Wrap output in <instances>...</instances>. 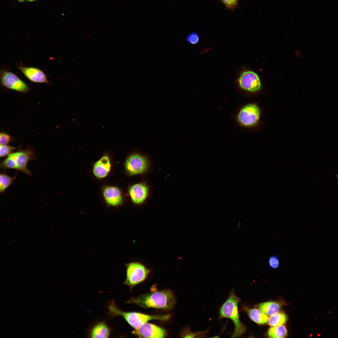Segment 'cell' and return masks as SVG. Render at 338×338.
<instances>
[{
	"label": "cell",
	"instance_id": "6da1fadb",
	"mask_svg": "<svg viewBox=\"0 0 338 338\" xmlns=\"http://www.w3.org/2000/svg\"><path fill=\"white\" fill-rule=\"evenodd\" d=\"M134 304L145 308H154L163 310L172 309L176 303L175 296L170 290L152 292L132 297L126 302Z\"/></svg>",
	"mask_w": 338,
	"mask_h": 338
},
{
	"label": "cell",
	"instance_id": "7a4b0ae2",
	"mask_svg": "<svg viewBox=\"0 0 338 338\" xmlns=\"http://www.w3.org/2000/svg\"><path fill=\"white\" fill-rule=\"evenodd\" d=\"M240 300L235 294L233 289L229 292L228 297L218 309V319L226 318L230 320L234 325L231 338L241 337L246 331V326L240 319L238 304Z\"/></svg>",
	"mask_w": 338,
	"mask_h": 338
},
{
	"label": "cell",
	"instance_id": "3957f363",
	"mask_svg": "<svg viewBox=\"0 0 338 338\" xmlns=\"http://www.w3.org/2000/svg\"><path fill=\"white\" fill-rule=\"evenodd\" d=\"M108 315L110 318L120 316L134 329H137L148 321L152 320H165L169 319L170 314L151 315L136 312L122 311L117 307L113 300L110 301L107 307Z\"/></svg>",
	"mask_w": 338,
	"mask_h": 338
},
{
	"label": "cell",
	"instance_id": "277c9868",
	"mask_svg": "<svg viewBox=\"0 0 338 338\" xmlns=\"http://www.w3.org/2000/svg\"><path fill=\"white\" fill-rule=\"evenodd\" d=\"M34 152L28 148L25 150H19L11 153L0 163V168L4 169H14L31 176L27 167L28 162L36 158Z\"/></svg>",
	"mask_w": 338,
	"mask_h": 338
},
{
	"label": "cell",
	"instance_id": "5b68a950",
	"mask_svg": "<svg viewBox=\"0 0 338 338\" xmlns=\"http://www.w3.org/2000/svg\"><path fill=\"white\" fill-rule=\"evenodd\" d=\"M125 266L126 277L123 284L128 286L130 290L146 280L151 271L150 269L139 261L126 264Z\"/></svg>",
	"mask_w": 338,
	"mask_h": 338
},
{
	"label": "cell",
	"instance_id": "8992f818",
	"mask_svg": "<svg viewBox=\"0 0 338 338\" xmlns=\"http://www.w3.org/2000/svg\"><path fill=\"white\" fill-rule=\"evenodd\" d=\"M0 75V82L3 86L20 92L26 93L29 91L28 86L12 72L2 68Z\"/></svg>",
	"mask_w": 338,
	"mask_h": 338
},
{
	"label": "cell",
	"instance_id": "52a82bcc",
	"mask_svg": "<svg viewBox=\"0 0 338 338\" xmlns=\"http://www.w3.org/2000/svg\"><path fill=\"white\" fill-rule=\"evenodd\" d=\"M237 82L242 89L251 92L260 90L261 83L260 78L255 72L249 69L242 71L237 79Z\"/></svg>",
	"mask_w": 338,
	"mask_h": 338
},
{
	"label": "cell",
	"instance_id": "ba28073f",
	"mask_svg": "<svg viewBox=\"0 0 338 338\" xmlns=\"http://www.w3.org/2000/svg\"><path fill=\"white\" fill-rule=\"evenodd\" d=\"M149 163L147 158L144 156L134 153L129 156L125 163V168L130 175L141 174L146 171Z\"/></svg>",
	"mask_w": 338,
	"mask_h": 338
},
{
	"label": "cell",
	"instance_id": "9c48e42d",
	"mask_svg": "<svg viewBox=\"0 0 338 338\" xmlns=\"http://www.w3.org/2000/svg\"><path fill=\"white\" fill-rule=\"evenodd\" d=\"M260 116L259 107L255 104H251L245 106L240 110L237 119L241 125L249 127L256 125L259 120Z\"/></svg>",
	"mask_w": 338,
	"mask_h": 338
},
{
	"label": "cell",
	"instance_id": "30bf717a",
	"mask_svg": "<svg viewBox=\"0 0 338 338\" xmlns=\"http://www.w3.org/2000/svg\"><path fill=\"white\" fill-rule=\"evenodd\" d=\"M132 333L141 338H164L167 335L166 331L164 329L147 322L137 329H134Z\"/></svg>",
	"mask_w": 338,
	"mask_h": 338
},
{
	"label": "cell",
	"instance_id": "8fae6325",
	"mask_svg": "<svg viewBox=\"0 0 338 338\" xmlns=\"http://www.w3.org/2000/svg\"><path fill=\"white\" fill-rule=\"evenodd\" d=\"M18 68L31 81L36 83L50 84L47 76L44 71L38 68L20 66Z\"/></svg>",
	"mask_w": 338,
	"mask_h": 338
},
{
	"label": "cell",
	"instance_id": "7c38bea8",
	"mask_svg": "<svg viewBox=\"0 0 338 338\" xmlns=\"http://www.w3.org/2000/svg\"><path fill=\"white\" fill-rule=\"evenodd\" d=\"M149 189L144 183L136 184L130 187L129 192L132 202L140 204L144 202L148 195Z\"/></svg>",
	"mask_w": 338,
	"mask_h": 338
},
{
	"label": "cell",
	"instance_id": "4fadbf2b",
	"mask_svg": "<svg viewBox=\"0 0 338 338\" xmlns=\"http://www.w3.org/2000/svg\"><path fill=\"white\" fill-rule=\"evenodd\" d=\"M111 331V329L105 321H99L90 328L88 336L90 338H109Z\"/></svg>",
	"mask_w": 338,
	"mask_h": 338
},
{
	"label": "cell",
	"instance_id": "5bb4252c",
	"mask_svg": "<svg viewBox=\"0 0 338 338\" xmlns=\"http://www.w3.org/2000/svg\"><path fill=\"white\" fill-rule=\"evenodd\" d=\"M240 310L245 311L250 320L259 325L267 323L269 317L259 309L250 308L243 304L241 305Z\"/></svg>",
	"mask_w": 338,
	"mask_h": 338
},
{
	"label": "cell",
	"instance_id": "9a60e30c",
	"mask_svg": "<svg viewBox=\"0 0 338 338\" xmlns=\"http://www.w3.org/2000/svg\"><path fill=\"white\" fill-rule=\"evenodd\" d=\"M110 166L108 156L105 155L95 163L93 169L94 174L98 178L105 177L109 172Z\"/></svg>",
	"mask_w": 338,
	"mask_h": 338
},
{
	"label": "cell",
	"instance_id": "2e32d148",
	"mask_svg": "<svg viewBox=\"0 0 338 338\" xmlns=\"http://www.w3.org/2000/svg\"><path fill=\"white\" fill-rule=\"evenodd\" d=\"M103 195L107 203L111 206H116L122 200V196L120 189L114 187H108L103 191Z\"/></svg>",
	"mask_w": 338,
	"mask_h": 338
},
{
	"label": "cell",
	"instance_id": "e0dca14e",
	"mask_svg": "<svg viewBox=\"0 0 338 338\" xmlns=\"http://www.w3.org/2000/svg\"><path fill=\"white\" fill-rule=\"evenodd\" d=\"M285 304L284 300L270 301L260 303L258 307L264 313L271 316L279 312Z\"/></svg>",
	"mask_w": 338,
	"mask_h": 338
},
{
	"label": "cell",
	"instance_id": "ac0fdd59",
	"mask_svg": "<svg viewBox=\"0 0 338 338\" xmlns=\"http://www.w3.org/2000/svg\"><path fill=\"white\" fill-rule=\"evenodd\" d=\"M267 335L270 338H285L288 336V330L286 326L284 325L271 326L268 329Z\"/></svg>",
	"mask_w": 338,
	"mask_h": 338
},
{
	"label": "cell",
	"instance_id": "d6986e66",
	"mask_svg": "<svg viewBox=\"0 0 338 338\" xmlns=\"http://www.w3.org/2000/svg\"><path fill=\"white\" fill-rule=\"evenodd\" d=\"M287 315L283 311H280L269 318L268 324L271 326H277L285 324L288 321Z\"/></svg>",
	"mask_w": 338,
	"mask_h": 338
},
{
	"label": "cell",
	"instance_id": "ffe728a7",
	"mask_svg": "<svg viewBox=\"0 0 338 338\" xmlns=\"http://www.w3.org/2000/svg\"><path fill=\"white\" fill-rule=\"evenodd\" d=\"M16 174L13 177H11L7 175L5 172H2L0 175V192L3 193L13 183L16 178Z\"/></svg>",
	"mask_w": 338,
	"mask_h": 338
},
{
	"label": "cell",
	"instance_id": "44dd1931",
	"mask_svg": "<svg viewBox=\"0 0 338 338\" xmlns=\"http://www.w3.org/2000/svg\"><path fill=\"white\" fill-rule=\"evenodd\" d=\"M209 332V329L204 331L191 332L189 328L184 330L183 337H205Z\"/></svg>",
	"mask_w": 338,
	"mask_h": 338
},
{
	"label": "cell",
	"instance_id": "7402d4cb",
	"mask_svg": "<svg viewBox=\"0 0 338 338\" xmlns=\"http://www.w3.org/2000/svg\"><path fill=\"white\" fill-rule=\"evenodd\" d=\"M200 37L198 33L196 32H192L186 37V42L191 45H196L200 41Z\"/></svg>",
	"mask_w": 338,
	"mask_h": 338
},
{
	"label": "cell",
	"instance_id": "603a6c76",
	"mask_svg": "<svg viewBox=\"0 0 338 338\" xmlns=\"http://www.w3.org/2000/svg\"><path fill=\"white\" fill-rule=\"evenodd\" d=\"M16 149L14 147L9 145H4L0 146V156L1 157L8 156L12 153Z\"/></svg>",
	"mask_w": 338,
	"mask_h": 338
},
{
	"label": "cell",
	"instance_id": "cb8c5ba5",
	"mask_svg": "<svg viewBox=\"0 0 338 338\" xmlns=\"http://www.w3.org/2000/svg\"><path fill=\"white\" fill-rule=\"evenodd\" d=\"M268 262L270 268L273 269L278 268L280 265L279 259L275 255L270 256L268 259Z\"/></svg>",
	"mask_w": 338,
	"mask_h": 338
},
{
	"label": "cell",
	"instance_id": "d4e9b609",
	"mask_svg": "<svg viewBox=\"0 0 338 338\" xmlns=\"http://www.w3.org/2000/svg\"><path fill=\"white\" fill-rule=\"evenodd\" d=\"M228 9L233 10L237 6L238 0H220Z\"/></svg>",
	"mask_w": 338,
	"mask_h": 338
},
{
	"label": "cell",
	"instance_id": "484cf974",
	"mask_svg": "<svg viewBox=\"0 0 338 338\" xmlns=\"http://www.w3.org/2000/svg\"><path fill=\"white\" fill-rule=\"evenodd\" d=\"M12 140V138L10 135L4 132H1L0 134V144L1 145H6L8 144Z\"/></svg>",
	"mask_w": 338,
	"mask_h": 338
},
{
	"label": "cell",
	"instance_id": "4316f807",
	"mask_svg": "<svg viewBox=\"0 0 338 338\" xmlns=\"http://www.w3.org/2000/svg\"><path fill=\"white\" fill-rule=\"evenodd\" d=\"M27 0L28 1H29L31 2V1H35V0Z\"/></svg>",
	"mask_w": 338,
	"mask_h": 338
},
{
	"label": "cell",
	"instance_id": "83f0119b",
	"mask_svg": "<svg viewBox=\"0 0 338 338\" xmlns=\"http://www.w3.org/2000/svg\"><path fill=\"white\" fill-rule=\"evenodd\" d=\"M18 0L19 1V2H22V1H23L24 0Z\"/></svg>",
	"mask_w": 338,
	"mask_h": 338
},
{
	"label": "cell",
	"instance_id": "f1b7e54d",
	"mask_svg": "<svg viewBox=\"0 0 338 338\" xmlns=\"http://www.w3.org/2000/svg\"><path fill=\"white\" fill-rule=\"evenodd\" d=\"M337 179L338 180V173H337Z\"/></svg>",
	"mask_w": 338,
	"mask_h": 338
}]
</instances>
